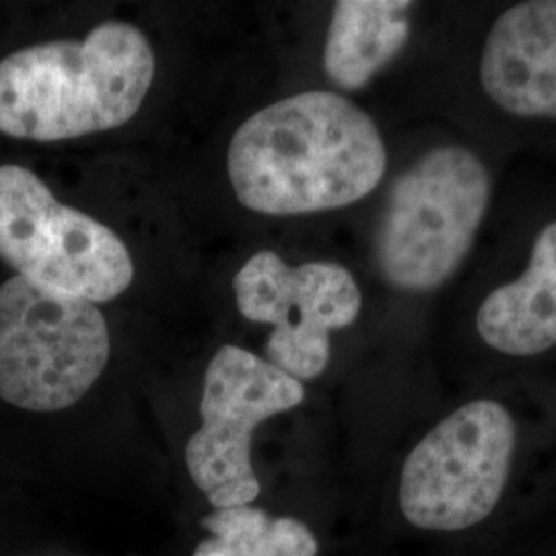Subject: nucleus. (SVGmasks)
<instances>
[{"label":"nucleus","instance_id":"nucleus-1","mask_svg":"<svg viewBox=\"0 0 556 556\" xmlns=\"http://www.w3.org/2000/svg\"><path fill=\"white\" fill-rule=\"evenodd\" d=\"M376 122L332 91H305L262 108L229 144L239 202L262 215L334 211L365 199L386 174Z\"/></svg>","mask_w":556,"mask_h":556},{"label":"nucleus","instance_id":"nucleus-5","mask_svg":"<svg viewBox=\"0 0 556 556\" xmlns=\"http://www.w3.org/2000/svg\"><path fill=\"white\" fill-rule=\"evenodd\" d=\"M0 258L20 277L91 303L119 298L135 280L132 256L108 225L13 163L0 165Z\"/></svg>","mask_w":556,"mask_h":556},{"label":"nucleus","instance_id":"nucleus-9","mask_svg":"<svg viewBox=\"0 0 556 556\" xmlns=\"http://www.w3.org/2000/svg\"><path fill=\"white\" fill-rule=\"evenodd\" d=\"M480 80L505 112L556 119V0L521 2L495 21Z\"/></svg>","mask_w":556,"mask_h":556},{"label":"nucleus","instance_id":"nucleus-10","mask_svg":"<svg viewBox=\"0 0 556 556\" xmlns=\"http://www.w3.org/2000/svg\"><path fill=\"white\" fill-rule=\"evenodd\" d=\"M477 330L491 349L511 357H534L555 346L556 220L538 233L526 273L482 301Z\"/></svg>","mask_w":556,"mask_h":556},{"label":"nucleus","instance_id":"nucleus-3","mask_svg":"<svg viewBox=\"0 0 556 556\" xmlns=\"http://www.w3.org/2000/svg\"><path fill=\"white\" fill-rule=\"evenodd\" d=\"M491 200L477 155L443 144L415 161L390 188L376 236L383 278L402 291H433L468 256Z\"/></svg>","mask_w":556,"mask_h":556},{"label":"nucleus","instance_id":"nucleus-4","mask_svg":"<svg viewBox=\"0 0 556 556\" xmlns=\"http://www.w3.org/2000/svg\"><path fill=\"white\" fill-rule=\"evenodd\" d=\"M100 307L13 277L0 285V397L31 413L71 408L110 361Z\"/></svg>","mask_w":556,"mask_h":556},{"label":"nucleus","instance_id":"nucleus-6","mask_svg":"<svg viewBox=\"0 0 556 556\" xmlns=\"http://www.w3.org/2000/svg\"><path fill=\"white\" fill-rule=\"evenodd\" d=\"M516 422L505 406L475 400L438 422L408 454L400 509L408 523L459 532L495 511L509 480Z\"/></svg>","mask_w":556,"mask_h":556},{"label":"nucleus","instance_id":"nucleus-8","mask_svg":"<svg viewBox=\"0 0 556 556\" xmlns=\"http://www.w3.org/2000/svg\"><path fill=\"white\" fill-rule=\"evenodd\" d=\"M233 291L243 318L275 326L266 361L298 381L326 371L330 332L361 314L357 280L337 262L289 266L275 252H258L241 266Z\"/></svg>","mask_w":556,"mask_h":556},{"label":"nucleus","instance_id":"nucleus-12","mask_svg":"<svg viewBox=\"0 0 556 556\" xmlns=\"http://www.w3.org/2000/svg\"><path fill=\"white\" fill-rule=\"evenodd\" d=\"M211 536L192 556H318V540L295 517H270L243 505L215 509L202 519Z\"/></svg>","mask_w":556,"mask_h":556},{"label":"nucleus","instance_id":"nucleus-7","mask_svg":"<svg viewBox=\"0 0 556 556\" xmlns=\"http://www.w3.org/2000/svg\"><path fill=\"white\" fill-rule=\"evenodd\" d=\"M303 397V383L266 358L236 344L217 351L204 374L202 425L186 443L190 478L215 509L258 498L252 433L266 418L298 408Z\"/></svg>","mask_w":556,"mask_h":556},{"label":"nucleus","instance_id":"nucleus-2","mask_svg":"<svg viewBox=\"0 0 556 556\" xmlns=\"http://www.w3.org/2000/svg\"><path fill=\"white\" fill-rule=\"evenodd\" d=\"M155 79V52L137 25L105 21L83 40L27 46L0 60V132L79 139L130 122Z\"/></svg>","mask_w":556,"mask_h":556},{"label":"nucleus","instance_id":"nucleus-11","mask_svg":"<svg viewBox=\"0 0 556 556\" xmlns=\"http://www.w3.org/2000/svg\"><path fill=\"white\" fill-rule=\"evenodd\" d=\"M406 0H340L324 46V71L340 89H363L410 36Z\"/></svg>","mask_w":556,"mask_h":556}]
</instances>
